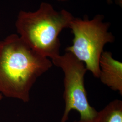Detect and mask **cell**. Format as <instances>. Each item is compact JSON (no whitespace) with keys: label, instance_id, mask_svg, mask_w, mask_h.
Instances as JSON below:
<instances>
[{"label":"cell","instance_id":"1","mask_svg":"<svg viewBox=\"0 0 122 122\" xmlns=\"http://www.w3.org/2000/svg\"><path fill=\"white\" fill-rule=\"evenodd\" d=\"M52 61L12 34L0 41V92L24 102L38 78L52 66Z\"/></svg>","mask_w":122,"mask_h":122},{"label":"cell","instance_id":"2","mask_svg":"<svg viewBox=\"0 0 122 122\" xmlns=\"http://www.w3.org/2000/svg\"><path fill=\"white\" fill-rule=\"evenodd\" d=\"M73 18L68 11H58L49 3L43 2L35 12L20 11L15 25L20 37L31 48L52 59L60 55V33L69 28Z\"/></svg>","mask_w":122,"mask_h":122},{"label":"cell","instance_id":"3","mask_svg":"<svg viewBox=\"0 0 122 122\" xmlns=\"http://www.w3.org/2000/svg\"><path fill=\"white\" fill-rule=\"evenodd\" d=\"M104 17L98 15L92 20L74 18L69 28L74 35L73 44L66 49L79 61L96 78L100 75L99 61L106 44L113 43L114 37L108 31L109 23L103 22Z\"/></svg>","mask_w":122,"mask_h":122},{"label":"cell","instance_id":"4","mask_svg":"<svg viewBox=\"0 0 122 122\" xmlns=\"http://www.w3.org/2000/svg\"><path fill=\"white\" fill-rule=\"evenodd\" d=\"M52 64L60 68L64 77L63 99L65 109L60 122H66L72 110L80 114L76 122H96L98 112L89 104L85 86V76L87 70L85 64L70 52L52 59Z\"/></svg>","mask_w":122,"mask_h":122},{"label":"cell","instance_id":"5","mask_svg":"<svg viewBox=\"0 0 122 122\" xmlns=\"http://www.w3.org/2000/svg\"><path fill=\"white\" fill-rule=\"evenodd\" d=\"M99 67V78L101 82L122 96V62L114 59L110 52L103 51L100 59Z\"/></svg>","mask_w":122,"mask_h":122},{"label":"cell","instance_id":"6","mask_svg":"<svg viewBox=\"0 0 122 122\" xmlns=\"http://www.w3.org/2000/svg\"><path fill=\"white\" fill-rule=\"evenodd\" d=\"M96 122H122V101L116 99L110 102L98 112Z\"/></svg>","mask_w":122,"mask_h":122},{"label":"cell","instance_id":"7","mask_svg":"<svg viewBox=\"0 0 122 122\" xmlns=\"http://www.w3.org/2000/svg\"><path fill=\"white\" fill-rule=\"evenodd\" d=\"M58 1H66V0H57ZM107 1L109 2V3H111V0H107Z\"/></svg>","mask_w":122,"mask_h":122},{"label":"cell","instance_id":"8","mask_svg":"<svg viewBox=\"0 0 122 122\" xmlns=\"http://www.w3.org/2000/svg\"><path fill=\"white\" fill-rule=\"evenodd\" d=\"M2 97H2V95L0 94V100H1L2 99Z\"/></svg>","mask_w":122,"mask_h":122}]
</instances>
